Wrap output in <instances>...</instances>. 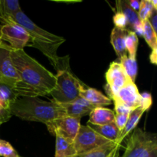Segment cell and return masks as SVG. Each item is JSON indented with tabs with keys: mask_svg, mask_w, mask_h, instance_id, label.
Returning <instances> with one entry per match:
<instances>
[{
	"mask_svg": "<svg viewBox=\"0 0 157 157\" xmlns=\"http://www.w3.org/2000/svg\"><path fill=\"white\" fill-rule=\"evenodd\" d=\"M9 50L19 77V81L13 87L18 97L38 98L50 94L56 84L55 75L29 56L24 49L16 50L9 46Z\"/></svg>",
	"mask_w": 157,
	"mask_h": 157,
	"instance_id": "cell-1",
	"label": "cell"
},
{
	"mask_svg": "<svg viewBox=\"0 0 157 157\" xmlns=\"http://www.w3.org/2000/svg\"><path fill=\"white\" fill-rule=\"evenodd\" d=\"M12 115L27 121L48 123L66 116L62 105L54 101H44L38 98L18 97L11 105Z\"/></svg>",
	"mask_w": 157,
	"mask_h": 157,
	"instance_id": "cell-2",
	"label": "cell"
},
{
	"mask_svg": "<svg viewBox=\"0 0 157 157\" xmlns=\"http://www.w3.org/2000/svg\"><path fill=\"white\" fill-rule=\"evenodd\" d=\"M12 19L29 35L30 41L29 46L41 51L56 69L61 58L57 55V50L65 41V39L40 28L21 10L15 14Z\"/></svg>",
	"mask_w": 157,
	"mask_h": 157,
	"instance_id": "cell-3",
	"label": "cell"
},
{
	"mask_svg": "<svg viewBox=\"0 0 157 157\" xmlns=\"http://www.w3.org/2000/svg\"><path fill=\"white\" fill-rule=\"evenodd\" d=\"M55 78V87L50 93L52 101L63 105L80 98V93L85 85L74 75L70 66L58 71Z\"/></svg>",
	"mask_w": 157,
	"mask_h": 157,
	"instance_id": "cell-4",
	"label": "cell"
},
{
	"mask_svg": "<svg viewBox=\"0 0 157 157\" xmlns=\"http://www.w3.org/2000/svg\"><path fill=\"white\" fill-rule=\"evenodd\" d=\"M121 157H157L156 134L136 127L129 136Z\"/></svg>",
	"mask_w": 157,
	"mask_h": 157,
	"instance_id": "cell-5",
	"label": "cell"
},
{
	"mask_svg": "<svg viewBox=\"0 0 157 157\" xmlns=\"http://www.w3.org/2000/svg\"><path fill=\"white\" fill-rule=\"evenodd\" d=\"M109 143L110 141L94 131L88 126L81 125L73 144L77 154H81Z\"/></svg>",
	"mask_w": 157,
	"mask_h": 157,
	"instance_id": "cell-6",
	"label": "cell"
},
{
	"mask_svg": "<svg viewBox=\"0 0 157 157\" xmlns=\"http://www.w3.org/2000/svg\"><path fill=\"white\" fill-rule=\"evenodd\" d=\"M48 131L59 135L70 143H74L81 127V118L64 116L46 124Z\"/></svg>",
	"mask_w": 157,
	"mask_h": 157,
	"instance_id": "cell-7",
	"label": "cell"
},
{
	"mask_svg": "<svg viewBox=\"0 0 157 157\" xmlns=\"http://www.w3.org/2000/svg\"><path fill=\"white\" fill-rule=\"evenodd\" d=\"M0 38L2 41H7L12 48L21 50L29 46L30 37L27 32L18 25H0Z\"/></svg>",
	"mask_w": 157,
	"mask_h": 157,
	"instance_id": "cell-8",
	"label": "cell"
},
{
	"mask_svg": "<svg viewBox=\"0 0 157 157\" xmlns=\"http://www.w3.org/2000/svg\"><path fill=\"white\" fill-rule=\"evenodd\" d=\"M105 77L107 81L105 89L110 99L120 89L131 81L124 71L121 63L117 61H113L110 64L108 70L106 72Z\"/></svg>",
	"mask_w": 157,
	"mask_h": 157,
	"instance_id": "cell-9",
	"label": "cell"
},
{
	"mask_svg": "<svg viewBox=\"0 0 157 157\" xmlns=\"http://www.w3.org/2000/svg\"><path fill=\"white\" fill-rule=\"evenodd\" d=\"M111 99L114 104H121L132 110L140 105L141 94H140L135 83L130 81L112 96Z\"/></svg>",
	"mask_w": 157,
	"mask_h": 157,
	"instance_id": "cell-10",
	"label": "cell"
},
{
	"mask_svg": "<svg viewBox=\"0 0 157 157\" xmlns=\"http://www.w3.org/2000/svg\"><path fill=\"white\" fill-rule=\"evenodd\" d=\"M9 47V44L5 43L0 48V81L14 87L19 81V77L12 63Z\"/></svg>",
	"mask_w": 157,
	"mask_h": 157,
	"instance_id": "cell-11",
	"label": "cell"
},
{
	"mask_svg": "<svg viewBox=\"0 0 157 157\" xmlns=\"http://www.w3.org/2000/svg\"><path fill=\"white\" fill-rule=\"evenodd\" d=\"M116 4L117 11L124 13L127 18V29L134 32L137 36H143V22L140 20L137 12L129 6L128 1H117Z\"/></svg>",
	"mask_w": 157,
	"mask_h": 157,
	"instance_id": "cell-12",
	"label": "cell"
},
{
	"mask_svg": "<svg viewBox=\"0 0 157 157\" xmlns=\"http://www.w3.org/2000/svg\"><path fill=\"white\" fill-rule=\"evenodd\" d=\"M62 106L65 110L66 116L76 118H81L86 115H89L95 108L93 105L81 97L72 102L63 104Z\"/></svg>",
	"mask_w": 157,
	"mask_h": 157,
	"instance_id": "cell-13",
	"label": "cell"
},
{
	"mask_svg": "<svg viewBox=\"0 0 157 157\" xmlns=\"http://www.w3.org/2000/svg\"><path fill=\"white\" fill-rule=\"evenodd\" d=\"M21 10L17 0H0V22L2 25H15L12 17Z\"/></svg>",
	"mask_w": 157,
	"mask_h": 157,
	"instance_id": "cell-14",
	"label": "cell"
},
{
	"mask_svg": "<svg viewBox=\"0 0 157 157\" xmlns=\"http://www.w3.org/2000/svg\"><path fill=\"white\" fill-rule=\"evenodd\" d=\"M80 97L90 103L94 107H104L111 104V100L94 88L84 87L80 93Z\"/></svg>",
	"mask_w": 157,
	"mask_h": 157,
	"instance_id": "cell-15",
	"label": "cell"
},
{
	"mask_svg": "<svg viewBox=\"0 0 157 157\" xmlns=\"http://www.w3.org/2000/svg\"><path fill=\"white\" fill-rule=\"evenodd\" d=\"M121 144L110 142L87 153L77 154L75 157H118Z\"/></svg>",
	"mask_w": 157,
	"mask_h": 157,
	"instance_id": "cell-16",
	"label": "cell"
},
{
	"mask_svg": "<svg viewBox=\"0 0 157 157\" xmlns=\"http://www.w3.org/2000/svg\"><path fill=\"white\" fill-rule=\"evenodd\" d=\"M115 113L113 110L105 107H95L89 114L87 123L94 125H105L114 122Z\"/></svg>",
	"mask_w": 157,
	"mask_h": 157,
	"instance_id": "cell-17",
	"label": "cell"
},
{
	"mask_svg": "<svg viewBox=\"0 0 157 157\" xmlns=\"http://www.w3.org/2000/svg\"><path fill=\"white\" fill-rule=\"evenodd\" d=\"M130 30L127 29H119L114 27L110 35V43L119 58L127 55L125 47V40Z\"/></svg>",
	"mask_w": 157,
	"mask_h": 157,
	"instance_id": "cell-18",
	"label": "cell"
},
{
	"mask_svg": "<svg viewBox=\"0 0 157 157\" xmlns=\"http://www.w3.org/2000/svg\"><path fill=\"white\" fill-rule=\"evenodd\" d=\"M87 126H88L94 131L98 133V134L101 135L105 139L108 140L110 142L118 143V141H119L120 136H121V130L117 127L115 122L101 126L94 125L90 123H87Z\"/></svg>",
	"mask_w": 157,
	"mask_h": 157,
	"instance_id": "cell-19",
	"label": "cell"
},
{
	"mask_svg": "<svg viewBox=\"0 0 157 157\" xmlns=\"http://www.w3.org/2000/svg\"><path fill=\"white\" fill-rule=\"evenodd\" d=\"M145 111H147V110H146L144 107L140 105L139 107L133 109V110H132L130 112V114H129L127 124H126L125 127H124V128L123 129V130L121 133L119 141H118L119 144H121L123 140H124L127 136H129V134L136 128V125L138 124L140 120L142 117L143 114L145 113Z\"/></svg>",
	"mask_w": 157,
	"mask_h": 157,
	"instance_id": "cell-20",
	"label": "cell"
},
{
	"mask_svg": "<svg viewBox=\"0 0 157 157\" xmlns=\"http://www.w3.org/2000/svg\"><path fill=\"white\" fill-rule=\"evenodd\" d=\"M56 146H55V157H75L77 152L73 143H70L59 135H55Z\"/></svg>",
	"mask_w": 157,
	"mask_h": 157,
	"instance_id": "cell-21",
	"label": "cell"
},
{
	"mask_svg": "<svg viewBox=\"0 0 157 157\" xmlns=\"http://www.w3.org/2000/svg\"><path fill=\"white\" fill-rule=\"evenodd\" d=\"M13 87L0 81V101L3 107L10 110V107L18 98Z\"/></svg>",
	"mask_w": 157,
	"mask_h": 157,
	"instance_id": "cell-22",
	"label": "cell"
},
{
	"mask_svg": "<svg viewBox=\"0 0 157 157\" xmlns=\"http://www.w3.org/2000/svg\"><path fill=\"white\" fill-rule=\"evenodd\" d=\"M120 61H121L120 63L122 65L124 71L126 72L130 81L135 83L138 71V66L136 58H130L128 56V55H126L120 58Z\"/></svg>",
	"mask_w": 157,
	"mask_h": 157,
	"instance_id": "cell-23",
	"label": "cell"
},
{
	"mask_svg": "<svg viewBox=\"0 0 157 157\" xmlns=\"http://www.w3.org/2000/svg\"><path fill=\"white\" fill-rule=\"evenodd\" d=\"M143 37L152 50L157 49L156 33L153 31L148 20L143 21Z\"/></svg>",
	"mask_w": 157,
	"mask_h": 157,
	"instance_id": "cell-24",
	"label": "cell"
},
{
	"mask_svg": "<svg viewBox=\"0 0 157 157\" xmlns=\"http://www.w3.org/2000/svg\"><path fill=\"white\" fill-rule=\"evenodd\" d=\"M139 44L138 36L132 31H129L125 40V47L128 56L130 58H136V51Z\"/></svg>",
	"mask_w": 157,
	"mask_h": 157,
	"instance_id": "cell-25",
	"label": "cell"
},
{
	"mask_svg": "<svg viewBox=\"0 0 157 157\" xmlns=\"http://www.w3.org/2000/svg\"><path fill=\"white\" fill-rule=\"evenodd\" d=\"M153 9H154L153 6H152L150 0H142V1H140V7L139 12H137L140 20L142 22L146 20H148L149 17H150V14L153 12Z\"/></svg>",
	"mask_w": 157,
	"mask_h": 157,
	"instance_id": "cell-26",
	"label": "cell"
},
{
	"mask_svg": "<svg viewBox=\"0 0 157 157\" xmlns=\"http://www.w3.org/2000/svg\"><path fill=\"white\" fill-rule=\"evenodd\" d=\"M0 156L20 157L12 146L7 141L3 140H0Z\"/></svg>",
	"mask_w": 157,
	"mask_h": 157,
	"instance_id": "cell-27",
	"label": "cell"
},
{
	"mask_svg": "<svg viewBox=\"0 0 157 157\" xmlns=\"http://www.w3.org/2000/svg\"><path fill=\"white\" fill-rule=\"evenodd\" d=\"M113 23L115 25V27L119 28V29H127V19L124 13H122L120 11L115 13L113 18Z\"/></svg>",
	"mask_w": 157,
	"mask_h": 157,
	"instance_id": "cell-28",
	"label": "cell"
},
{
	"mask_svg": "<svg viewBox=\"0 0 157 157\" xmlns=\"http://www.w3.org/2000/svg\"><path fill=\"white\" fill-rule=\"evenodd\" d=\"M128 117L129 114H125V113H115L114 122L118 129L121 130V133L127 124Z\"/></svg>",
	"mask_w": 157,
	"mask_h": 157,
	"instance_id": "cell-29",
	"label": "cell"
},
{
	"mask_svg": "<svg viewBox=\"0 0 157 157\" xmlns=\"http://www.w3.org/2000/svg\"><path fill=\"white\" fill-rule=\"evenodd\" d=\"M153 103V99L150 94L147 92H144V94H141V101H140V106L144 107L147 110H148L152 106Z\"/></svg>",
	"mask_w": 157,
	"mask_h": 157,
	"instance_id": "cell-30",
	"label": "cell"
},
{
	"mask_svg": "<svg viewBox=\"0 0 157 157\" xmlns=\"http://www.w3.org/2000/svg\"><path fill=\"white\" fill-rule=\"evenodd\" d=\"M11 117H12V113L10 110L5 109L0 101V125L9 121Z\"/></svg>",
	"mask_w": 157,
	"mask_h": 157,
	"instance_id": "cell-31",
	"label": "cell"
},
{
	"mask_svg": "<svg viewBox=\"0 0 157 157\" xmlns=\"http://www.w3.org/2000/svg\"><path fill=\"white\" fill-rule=\"evenodd\" d=\"M150 25L153 28V31L156 33L157 32V9H153L148 18Z\"/></svg>",
	"mask_w": 157,
	"mask_h": 157,
	"instance_id": "cell-32",
	"label": "cell"
},
{
	"mask_svg": "<svg viewBox=\"0 0 157 157\" xmlns=\"http://www.w3.org/2000/svg\"><path fill=\"white\" fill-rule=\"evenodd\" d=\"M128 4L130 8L133 9L135 12H139L140 7V2L137 1V0H130L128 1Z\"/></svg>",
	"mask_w": 157,
	"mask_h": 157,
	"instance_id": "cell-33",
	"label": "cell"
},
{
	"mask_svg": "<svg viewBox=\"0 0 157 157\" xmlns=\"http://www.w3.org/2000/svg\"><path fill=\"white\" fill-rule=\"evenodd\" d=\"M150 62L153 64H156L157 61V49H154V50H152L151 54H150Z\"/></svg>",
	"mask_w": 157,
	"mask_h": 157,
	"instance_id": "cell-34",
	"label": "cell"
},
{
	"mask_svg": "<svg viewBox=\"0 0 157 157\" xmlns=\"http://www.w3.org/2000/svg\"><path fill=\"white\" fill-rule=\"evenodd\" d=\"M150 2H151L152 6H153V8L157 9V1L156 0H150Z\"/></svg>",
	"mask_w": 157,
	"mask_h": 157,
	"instance_id": "cell-35",
	"label": "cell"
},
{
	"mask_svg": "<svg viewBox=\"0 0 157 157\" xmlns=\"http://www.w3.org/2000/svg\"><path fill=\"white\" fill-rule=\"evenodd\" d=\"M4 44H5V43H4V41H2V39H1V38H0V48H2V46L4 45Z\"/></svg>",
	"mask_w": 157,
	"mask_h": 157,
	"instance_id": "cell-36",
	"label": "cell"
}]
</instances>
